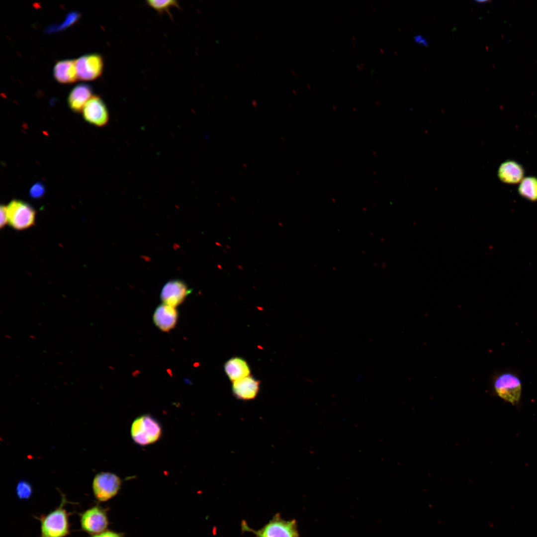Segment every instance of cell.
<instances>
[{
    "mask_svg": "<svg viewBox=\"0 0 537 537\" xmlns=\"http://www.w3.org/2000/svg\"><path fill=\"white\" fill-rule=\"evenodd\" d=\"M162 434L160 424L150 415H142L132 423L131 438L138 445L144 446L153 444L159 440Z\"/></svg>",
    "mask_w": 537,
    "mask_h": 537,
    "instance_id": "cell-1",
    "label": "cell"
},
{
    "mask_svg": "<svg viewBox=\"0 0 537 537\" xmlns=\"http://www.w3.org/2000/svg\"><path fill=\"white\" fill-rule=\"evenodd\" d=\"M8 224L13 229L21 231L33 226L36 211L29 203L13 199L6 206Z\"/></svg>",
    "mask_w": 537,
    "mask_h": 537,
    "instance_id": "cell-2",
    "label": "cell"
},
{
    "mask_svg": "<svg viewBox=\"0 0 537 537\" xmlns=\"http://www.w3.org/2000/svg\"><path fill=\"white\" fill-rule=\"evenodd\" d=\"M493 388L499 397L513 405L521 399L522 382L513 372L506 371L497 374L494 378Z\"/></svg>",
    "mask_w": 537,
    "mask_h": 537,
    "instance_id": "cell-3",
    "label": "cell"
},
{
    "mask_svg": "<svg viewBox=\"0 0 537 537\" xmlns=\"http://www.w3.org/2000/svg\"><path fill=\"white\" fill-rule=\"evenodd\" d=\"M242 527L244 530L254 533L257 537H299L296 521L284 520L278 514L259 530L254 531L244 523Z\"/></svg>",
    "mask_w": 537,
    "mask_h": 537,
    "instance_id": "cell-4",
    "label": "cell"
},
{
    "mask_svg": "<svg viewBox=\"0 0 537 537\" xmlns=\"http://www.w3.org/2000/svg\"><path fill=\"white\" fill-rule=\"evenodd\" d=\"M60 507L42 518L41 520V537H64L69 533L68 515Z\"/></svg>",
    "mask_w": 537,
    "mask_h": 537,
    "instance_id": "cell-5",
    "label": "cell"
},
{
    "mask_svg": "<svg viewBox=\"0 0 537 537\" xmlns=\"http://www.w3.org/2000/svg\"><path fill=\"white\" fill-rule=\"evenodd\" d=\"M120 478L109 472H101L94 477L92 488L95 497L100 501H106L118 492L121 486Z\"/></svg>",
    "mask_w": 537,
    "mask_h": 537,
    "instance_id": "cell-6",
    "label": "cell"
},
{
    "mask_svg": "<svg viewBox=\"0 0 537 537\" xmlns=\"http://www.w3.org/2000/svg\"><path fill=\"white\" fill-rule=\"evenodd\" d=\"M78 79L83 81H92L98 78L103 70V60L98 54L83 55L76 60Z\"/></svg>",
    "mask_w": 537,
    "mask_h": 537,
    "instance_id": "cell-7",
    "label": "cell"
},
{
    "mask_svg": "<svg viewBox=\"0 0 537 537\" xmlns=\"http://www.w3.org/2000/svg\"><path fill=\"white\" fill-rule=\"evenodd\" d=\"M82 110L84 119L96 126H104L109 121V116L107 107L98 96H92Z\"/></svg>",
    "mask_w": 537,
    "mask_h": 537,
    "instance_id": "cell-8",
    "label": "cell"
},
{
    "mask_svg": "<svg viewBox=\"0 0 537 537\" xmlns=\"http://www.w3.org/2000/svg\"><path fill=\"white\" fill-rule=\"evenodd\" d=\"M81 524L85 531L94 535L105 531L108 521L104 510L99 507L94 506L82 514Z\"/></svg>",
    "mask_w": 537,
    "mask_h": 537,
    "instance_id": "cell-9",
    "label": "cell"
},
{
    "mask_svg": "<svg viewBox=\"0 0 537 537\" xmlns=\"http://www.w3.org/2000/svg\"><path fill=\"white\" fill-rule=\"evenodd\" d=\"M191 292V289L183 281L178 279L172 280L164 285L160 298L164 304L176 307L180 304Z\"/></svg>",
    "mask_w": 537,
    "mask_h": 537,
    "instance_id": "cell-10",
    "label": "cell"
},
{
    "mask_svg": "<svg viewBox=\"0 0 537 537\" xmlns=\"http://www.w3.org/2000/svg\"><path fill=\"white\" fill-rule=\"evenodd\" d=\"M260 390V382L251 375L232 382V393L236 398L240 400L254 399Z\"/></svg>",
    "mask_w": 537,
    "mask_h": 537,
    "instance_id": "cell-11",
    "label": "cell"
},
{
    "mask_svg": "<svg viewBox=\"0 0 537 537\" xmlns=\"http://www.w3.org/2000/svg\"><path fill=\"white\" fill-rule=\"evenodd\" d=\"M178 319V312L175 307L164 303L157 307L153 317L155 325L160 330L166 332L175 327Z\"/></svg>",
    "mask_w": 537,
    "mask_h": 537,
    "instance_id": "cell-12",
    "label": "cell"
},
{
    "mask_svg": "<svg viewBox=\"0 0 537 537\" xmlns=\"http://www.w3.org/2000/svg\"><path fill=\"white\" fill-rule=\"evenodd\" d=\"M498 177L503 182L516 184L524 178L525 171L522 166L513 160H507L500 166Z\"/></svg>",
    "mask_w": 537,
    "mask_h": 537,
    "instance_id": "cell-13",
    "label": "cell"
},
{
    "mask_svg": "<svg viewBox=\"0 0 537 537\" xmlns=\"http://www.w3.org/2000/svg\"><path fill=\"white\" fill-rule=\"evenodd\" d=\"M91 87L85 84L75 86L70 91L68 97V103L71 110L75 112H81L86 103L92 96Z\"/></svg>",
    "mask_w": 537,
    "mask_h": 537,
    "instance_id": "cell-14",
    "label": "cell"
},
{
    "mask_svg": "<svg viewBox=\"0 0 537 537\" xmlns=\"http://www.w3.org/2000/svg\"><path fill=\"white\" fill-rule=\"evenodd\" d=\"M55 80L61 84H71L78 79L76 60H63L58 61L53 68Z\"/></svg>",
    "mask_w": 537,
    "mask_h": 537,
    "instance_id": "cell-15",
    "label": "cell"
},
{
    "mask_svg": "<svg viewBox=\"0 0 537 537\" xmlns=\"http://www.w3.org/2000/svg\"><path fill=\"white\" fill-rule=\"evenodd\" d=\"M224 371L232 381L250 375L251 369L248 362L243 358L235 357L229 359L224 364Z\"/></svg>",
    "mask_w": 537,
    "mask_h": 537,
    "instance_id": "cell-16",
    "label": "cell"
},
{
    "mask_svg": "<svg viewBox=\"0 0 537 537\" xmlns=\"http://www.w3.org/2000/svg\"><path fill=\"white\" fill-rule=\"evenodd\" d=\"M520 195L532 201H537V178L528 177L520 182L518 187Z\"/></svg>",
    "mask_w": 537,
    "mask_h": 537,
    "instance_id": "cell-17",
    "label": "cell"
},
{
    "mask_svg": "<svg viewBox=\"0 0 537 537\" xmlns=\"http://www.w3.org/2000/svg\"><path fill=\"white\" fill-rule=\"evenodd\" d=\"M147 3L160 13L169 12L171 8L179 7L178 1L174 0H149Z\"/></svg>",
    "mask_w": 537,
    "mask_h": 537,
    "instance_id": "cell-18",
    "label": "cell"
},
{
    "mask_svg": "<svg viewBox=\"0 0 537 537\" xmlns=\"http://www.w3.org/2000/svg\"><path fill=\"white\" fill-rule=\"evenodd\" d=\"M16 492L20 499H27L32 495V486L27 481H20L17 484Z\"/></svg>",
    "mask_w": 537,
    "mask_h": 537,
    "instance_id": "cell-19",
    "label": "cell"
},
{
    "mask_svg": "<svg viewBox=\"0 0 537 537\" xmlns=\"http://www.w3.org/2000/svg\"><path fill=\"white\" fill-rule=\"evenodd\" d=\"M45 192V187L44 184L38 182L31 186L29 191V194L33 199H39L44 195Z\"/></svg>",
    "mask_w": 537,
    "mask_h": 537,
    "instance_id": "cell-20",
    "label": "cell"
},
{
    "mask_svg": "<svg viewBox=\"0 0 537 537\" xmlns=\"http://www.w3.org/2000/svg\"><path fill=\"white\" fill-rule=\"evenodd\" d=\"M0 228L1 229L8 223L6 206L0 205Z\"/></svg>",
    "mask_w": 537,
    "mask_h": 537,
    "instance_id": "cell-21",
    "label": "cell"
},
{
    "mask_svg": "<svg viewBox=\"0 0 537 537\" xmlns=\"http://www.w3.org/2000/svg\"><path fill=\"white\" fill-rule=\"evenodd\" d=\"M91 537H122L120 534L112 531H104L100 534L93 535Z\"/></svg>",
    "mask_w": 537,
    "mask_h": 537,
    "instance_id": "cell-22",
    "label": "cell"
},
{
    "mask_svg": "<svg viewBox=\"0 0 537 537\" xmlns=\"http://www.w3.org/2000/svg\"><path fill=\"white\" fill-rule=\"evenodd\" d=\"M415 41L418 43L423 45L425 46H427L428 42L427 40L421 35H417L414 37Z\"/></svg>",
    "mask_w": 537,
    "mask_h": 537,
    "instance_id": "cell-23",
    "label": "cell"
}]
</instances>
